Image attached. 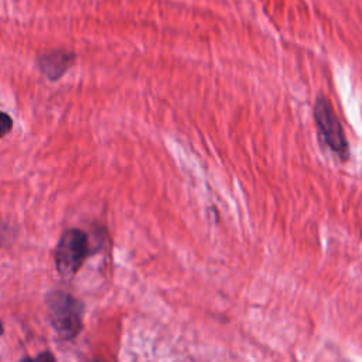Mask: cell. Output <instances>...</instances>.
Returning <instances> with one entry per match:
<instances>
[{
    "label": "cell",
    "mask_w": 362,
    "mask_h": 362,
    "mask_svg": "<svg viewBox=\"0 0 362 362\" xmlns=\"http://www.w3.org/2000/svg\"><path fill=\"white\" fill-rule=\"evenodd\" d=\"M3 332V324H1V321H0V334Z\"/></svg>",
    "instance_id": "ba28073f"
},
{
    "label": "cell",
    "mask_w": 362,
    "mask_h": 362,
    "mask_svg": "<svg viewBox=\"0 0 362 362\" xmlns=\"http://www.w3.org/2000/svg\"><path fill=\"white\" fill-rule=\"evenodd\" d=\"M10 226L7 223H4L1 219H0V245L4 242V240H8L10 236H11V232H10Z\"/></svg>",
    "instance_id": "52a82bcc"
},
{
    "label": "cell",
    "mask_w": 362,
    "mask_h": 362,
    "mask_svg": "<svg viewBox=\"0 0 362 362\" xmlns=\"http://www.w3.org/2000/svg\"><path fill=\"white\" fill-rule=\"evenodd\" d=\"M13 129V119L6 112L0 110V139L8 134Z\"/></svg>",
    "instance_id": "5b68a950"
},
{
    "label": "cell",
    "mask_w": 362,
    "mask_h": 362,
    "mask_svg": "<svg viewBox=\"0 0 362 362\" xmlns=\"http://www.w3.org/2000/svg\"><path fill=\"white\" fill-rule=\"evenodd\" d=\"M93 362H99V361H93Z\"/></svg>",
    "instance_id": "9c48e42d"
},
{
    "label": "cell",
    "mask_w": 362,
    "mask_h": 362,
    "mask_svg": "<svg viewBox=\"0 0 362 362\" xmlns=\"http://www.w3.org/2000/svg\"><path fill=\"white\" fill-rule=\"evenodd\" d=\"M21 362H55V361L49 352H42L35 358H24Z\"/></svg>",
    "instance_id": "8992f818"
},
{
    "label": "cell",
    "mask_w": 362,
    "mask_h": 362,
    "mask_svg": "<svg viewBox=\"0 0 362 362\" xmlns=\"http://www.w3.org/2000/svg\"><path fill=\"white\" fill-rule=\"evenodd\" d=\"M89 252L88 236L83 230L72 228L62 233L55 250V266L59 274L69 277L82 266Z\"/></svg>",
    "instance_id": "3957f363"
},
{
    "label": "cell",
    "mask_w": 362,
    "mask_h": 362,
    "mask_svg": "<svg viewBox=\"0 0 362 362\" xmlns=\"http://www.w3.org/2000/svg\"><path fill=\"white\" fill-rule=\"evenodd\" d=\"M47 313L57 334L64 339H72L82 325V304L71 294L55 290L47 298Z\"/></svg>",
    "instance_id": "7a4b0ae2"
},
{
    "label": "cell",
    "mask_w": 362,
    "mask_h": 362,
    "mask_svg": "<svg viewBox=\"0 0 362 362\" xmlns=\"http://www.w3.org/2000/svg\"><path fill=\"white\" fill-rule=\"evenodd\" d=\"M75 54L66 49H48L37 57L38 69L49 79L58 81L74 64Z\"/></svg>",
    "instance_id": "277c9868"
},
{
    "label": "cell",
    "mask_w": 362,
    "mask_h": 362,
    "mask_svg": "<svg viewBox=\"0 0 362 362\" xmlns=\"http://www.w3.org/2000/svg\"><path fill=\"white\" fill-rule=\"evenodd\" d=\"M313 119L321 143L329 148L339 161L346 163L351 157L346 134L331 102L322 93H320L314 100Z\"/></svg>",
    "instance_id": "6da1fadb"
}]
</instances>
